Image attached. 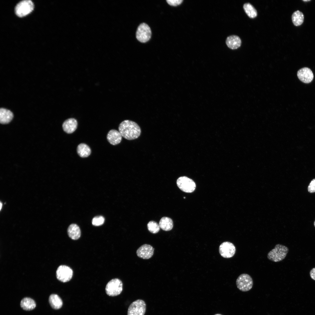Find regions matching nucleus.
<instances>
[{"mask_svg": "<svg viewBox=\"0 0 315 315\" xmlns=\"http://www.w3.org/2000/svg\"><path fill=\"white\" fill-rule=\"evenodd\" d=\"M214 315H222L220 314H215Z\"/></svg>", "mask_w": 315, "mask_h": 315, "instance_id": "7c9ffc66", "label": "nucleus"}, {"mask_svg": "<svg viewBox=\"0 0 315 315\" xmlns=\"http://www.w3.org/2000/svg\"><path fill=\"white\" fill-rule=\"evenodd\" d=\"M236 284L238 288L243 292H246L252 288L253 281L251 276L247 274H241L237 278Z\"/></svg>", "mask_w": 315, "mask_h": 315, "instance_id": "7ed1b4c3", "label": "nucleus"}, {"mask_svg": "<svg viewBox=\"0 0 315 315\" xmlns=\"http://www.w3.org/2000/svg\"><path fill=\"white\" fill-rule=\"evenodd\" d=\"M154 249L150 245L144 244L137 250L136 253L138 257L144 259L150 258L153 255Z\"/></svg>", "mask_w": 315, "mask_h": 315, "instance_id": "9b49d317", "label": "nucleus"}, {"mask_svg": "<svg viewBox=\"0 0 315 315\" xmlns=\"http://www.w3.org/2000/svg\"><path fill=\"white\" fill-rule=\"evenodd\" d=\"M147 228L148 230L153 234H155L158 232L160 228L159 225L153 221H151L148 222L147 224Z\"/></svg>", "mask_w": 315, "mask_h": 315, "instance_id": "b1692460", "label": "nucleus"}, {"mask_svg": "<svg viewBox=\"0 0 315 315\" xmlns=\"http://www.w3.org/2000/svg\"><path fill=\"white\" fill-rule=\"evenodd\" d=\"M21 307L24 310L26 311L31 310L34 309L36 306L35 301L29 298H23L20 302Z\"/></svg>", "mask_w": 315, "mask_h": 315, "instance_id": "6ab92c4d", "label": "nucleus"}, {"mask_svg": "<svg viewBox=\"0 0 315 315\" xmlns=\"http://www.w3.org/2000/svg\"><path fill=\"white\" fill-rule=\"evenodd\" d=\"M67 232L69 237L73 240L78 239L81 235V231L79 227L76 224H72L68 228Z\"/></svg>", "mask_w": 315, "mask_h": 315, "instance_id": "f3484780", "label": "nucleus"}, {"mask_svg": "<svg viewBox=\"0 0 315 315\" xmlns=\"http://www.w3.org/2000/svg\"><path fill=\"white\" fill-rule=\"evenodd\" d=\"M122 136L119 131L112 129L108 132L107 136V139L111 144L115 145L120 142L122 140Z\"/></svg>", "mask_w": 315, "mask_h": 315, "instance_id": "ddd939ff", "label": "nucleus"}, {"mask_svg": "<svg viewBox=\"0 0 315 315\" xmlns=\"http://www.w3.org/2000/svg\"><path fill=\"white\" fill-rule=\"evenodd\" d=\"M105 220L104 218L102 216H98L94 217L92 220V225L95 226L102 225Z\"/></svg>", "mask_w": 315, "mask_h": 315, "instance_id": "393cba45", "label": "nucleus"}, {"mask_svg": "<svg viewBox=\"0 0 315 315\" xmlns=\"http://www.w3.org/2000/svg\"><path fill=\"white\" fill-rule=\"evenodd\" d=\"M2 205V204L1 202H0V210H1V209Z\"/></svg>", "mask_w": 315, "mask_h": 315, "instance_id": "c85d7f7f", "label": "nucleus"}, {"mask_svg": "<svg viewBox=\"0 0 315 315\" xmlns=\"http://www.w3.org/2000/svg\"><path fill=\"white\" fill-rule=\"evenodd\" d=\"M310 275L311 278L315 281V267L312 269L310 272Z\"/></svg>", "mask_w": 315, "mask_h": 315, "instance_id": "cd10ccee", "label": "nucleus"}, {"mask_svg": "<svg viewBox=\"0 0 315 315\" xmlns=\"http://www.w3.org/2000/svg\"><path fill=\"white\" fill-rule=\"evenodd\" d=\"M302 1H310V0H303Z\"/></svg>", "mask_w": 315, "mask_h": 315, "instance_id": "c756f323", "label": "nucleus"}, {"mask_svg": "<svg viewBox=\"0 0 315 315\" xmlns=\"http://www.w3.org/2000/svg\"><path fill=\"white\" fill-rule=\"evenodd\" d=\"M13 117V114L10 111L1 108L0 109V122L2 124L9 123Z\"/></svg>", "mask_w": 315, "mask_h": 315, "instance_id": "dca6fc26", "label": "nucleus"}, {"mask_svg": "<svg viewBox=\"0 0 315 315\" xmlns=\"http://www.w3.org/2000/svg\"><path fill=\"white\" fill-rule=\"evenodd\" d=\"M226 43L230 48L233 50L241 46V40L238 36L231 35L227 37L226 40Z\"/></svg>", "mask_w": 315, "mask_h": 315, "instance_id": "2eb2a0df", "label": "nucleus"}, {"mask_svg": "<svg viewBox=\"0 0 315 315\" xmlns=\"http://www.w3.org/2000/svg\"><path fill=\"white\" fill-rule=\"evenodd\" d=\"M118 130L122 136L128 140L137 139L140 136L141 132L139 125L136 123L129 120L122 122L119 125Z\"/></svg>", "mask_w": 315, "mask_h": 315, "instance_id": "f257e3e1", "label": "nucleus"}, {"mask_svg": "<svg viewBox=\"0 0 315 315\" xmlns=\"http://www.w3.org/2000/svg\"><path fill=\"white\" fill-rule=\"evenodd\" d=\"M308 191L311 193L315 192V178L312 179L308 187Z\"/></svg>", "mask_w": 315, "mask_h": 315, "instance_id": "a878e982", "label": "nucleus"}, {"mask_svg": "<svg viewBox=\"0 0 315 315\" xmlns=\"http://www.w3.org/2000/svg\"><path fill=\"white\" fill-rule=\"evenodd\" d=\"M34 8V4L32 1L23 0L17 4L15 8V13L17 16L22 17L30 13Z\"/></svg>", "mask_w": 315, "mask_h": 315, "instance_id": "20e7f679", "label": "nucleus"}, {"mask_svg": "<svg viewBox=\"0 0 315 315\" xmlns=\"http://www.w3.org/2000/svg\"><path fill=\"white\" fill-rule=\"evenodd\" d=\"M292 19L293 22L295 26H300L302 24L303 22V14L299 10H297L293 13L292 16Z\"/></svg>", "mask_w": 315, "mask_h": 315, "instance_id": "4be33fe9", "label": "nucleus"}, {"mask_svg": "<svg viewBox=\"0 0 315 315\" xmlns=\"http://www.w3.org/2000/svg\"><path fill=\"white\" fill-rule=\"evenodd\" d=\"M123 286V283L120 279L117 278L113 279L107 284L105 288L106 293L111 296L119 295L122 291Z\"/></svg>", "mask_w": 315, "mask_h": 315, "instance_id": "39448f33", "label": "nucleus"}, {"mask_svg": "<svg viewBox=\"0 0 315 315\" xmlns=\"http://www.w3.org/2000/svg\"><path fill=\"white\" fill-rule=\"evenodd\" d=\"M289 251L288 248L283 245L278 244L274 248L269 251L267 255L268 259L272 261L276 262L283 260Z\"/></svg>", "mask_w": 315, "mask_h": 315, "instance_id": "f03ea898", "label": "nucleus"}, {"mask_svg": "<svg viewBox=\"0 0 315 315\" xmlns=\"http://www.w3.org/2000/svg\"><path fill=\"white\" fill-rule=\"evenodd\" d=\"M219 252L222 257L227 258H230L233 256L235 253V247L231 242H224L219 247Z\"/></svg>", "mask_w": 315, "mask_h": 315, "instance_id": "9d476101", "label": "nucleus"}, {"mask_svg": "<svg viewBox=\"0 0 315 315\" xmlns=\"http://www.w3.org/2000/svg\"><path fill=\"white\" fill-rule=\"evenodd\" d=\"M176 183L179 189L186 192H192L196 188V184L194 181L185 176L179 177L177 180Z\"/></svg>", "mask_w": 315, "mask_h": 315, "instance_id": "423d86ee", "label": "nucleus"}, {"mask_svg": "<svg viewBox=\"0 0 315 315\" xmlns=\"http://www.w3.org/2000/svg\"><path fill=\"white\" fill-rule=\"evenodd\" d=\"M314 227H315V221H314Z\"/></svg>", "mask_w": 315, "mask_h": 315, "instance_id": "2f4dec72", "label": "nucleus"}, {"mask_svg": "<svg viewBox=\"0 0 315 315\" xmlns=\"http://www.w3.org/2000/svg\"><path fill=\"white\" fill-rule=\"evenodd\" d=\"M166 1L168 4L169 5L173 6H176L181 4L183 1V0H166Z\"/></svg>", "mask_w": 315, "mask_h": 315, "instance_id": "bb28decb", "label": "nucleus"}, {"mask_svg": "<svg viewBox=\"0 0 315 315\" xmlns=\"http://www.w3.org/2000/svg\"><path fill=\"white\" fill-rule=\"evenodd\" d=\"M159 225L160 228L165 231L171 230L173 226L172 220L169 218L166 217H163L161 218Z\"/></svg>", "mask_w": 315, "mask_h": 315, "instance_id": "aec40b11", "label": "nucleus"}, {"mask_svg": "<svg viewBox=\"0 0 315 315\" xmlns=\"http://www.w3.org/2000/svg\"><path fill=\"white\" fill-rule=\"evenodd\" d=\"M146 306L145 302L142 300L139 299L134 301L128 308L127 315H144Z\"/></svg>", "mask_w": 315, "mask_h": 315, "instance_id": "0eeeda50", "label": "nucleus"}, {"mask_svg": "<svg viewBox=\"0 0 315 315\" xmlns=\"http://www.w3.org/2000/svg\"><path fill=\"white\" fill-rule=\"evenodd\" d=\"M78 125L77 120L74 118H70L65 120L62 124L63 129L68 134H71L76 130Z\"/></svg>", "mask_w": 315, "mask_h": 315, "instance_id": "4468645a", "label": "nucleus"}, {"mask_svg": "<svg viewBox=\"0 0 315 315\" xmlns=\"http://www.w3.org/2000/svg\"><path fill=\"white\" fill-rule=\"evenodd\" d=\"M77 152L81 157H87L90 154L91 150L90 147L84 143H81L79 144L77 147Z\"/></svg>", "mask_w": 315, "mask_h": 315, "instance_id": "412c9836", "label": "nucleus"}, {"mask_svg": "<svg viewBox=\"0 0 315 315\" xmlns=\"http://www.w3.org/2000/svg\"><path fill=\"white\" fill-rule=\"evenodd\" d=\"M297 76L300 80L306 83H310L314 78L312 71L307 67H304L299 69L297 72Z\"/></svg>", "mask_w": 315, "mask_h": 315, "instance_id": "f8f14e48", "label": "nucleus"}, {"mask_svg": "<svg viewBox=\"0 0 315 315\" xmlns=\"http://www.w3.org/2000/svg\"><path fill=\"white\" fill-rule=\"evenodd\" d=\"M243 8L246 13L250 18H254L257 16V10L253 5L249 3L244 4Z\"/></svg>", "mask_w": 315, "mask_h": 315, "instance_id": "5701e85b", "label": "nucleus"}, {"mask_svg": "<svg viewBox=\"0 0 315 315\" xmlns=\"http://www.w3.org/2000/svg\"><path fill=\"white\" fill-rule=\"evenodd\" d=\"M73 274L72 270L69 267L65 265L60 266L56 272L57 279L63 282L69 281L72 278Z\"/></svg>", "mask_w": 315, "mask_h": 315, "instance_id": "1a4fd4ad", "label": "nucleus"}, {"mask_svg": "<svg viewBox=\"0 0 315 315\" xmlns=\"http://www.w3.org/2000/svg\"><path fill=\"white\" fill-rule=\"evenodd\" d=\"M49 301L51 306L54 309H59L62 305L63 302L62 299L58 295L56 294H52L50 295Z\"/></svg>", "mask_w": 315, "mask_h": 315, "instance_id": "a211bd4d", "label": "nucleus"}, {"mask_svg": "<svg viewBox=\"0 0 315 315\" xmlns=\"http://www.w3.org/2000/svg\"><path fill=\"white\" fill-rule=\"evenodd\" d=\"M151 35L150 29L146 24L143 23L138 27L136 33L137 39L141 43H145L150 39Z\"/></svg>", "mask_w": 315, "mask_h": 315, "instance_id": "6e6552de", "label": "nucleus"}]
</instances>
